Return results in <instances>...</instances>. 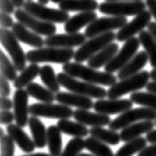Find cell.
I'll return each mask as SVG.
<instances>
[{"label":"cell","mask_w":156,"mask_h":156,"mask_svg":"<svg viewBox=\"0 0 156 156\" xmlns=\"http://www.w3.org/2000/svg\"><path fill=\"white\" fill-rule=\"evenodd\" d=\"M63 72L72 77L79 78L88 83L103 86H113L117 83V76L107 71H99L95 68L86 66L80 62H67L62 65Z\"/></svg>","instance_id":"1"},{"label":"cell","mask_w":156,"mask_h":156,"mask_svg":"<svg viewBox=\"0 0 156 156\" xmlns=\"http://www.w3.org/2000/svg\"><path fill=\"white\" fill-rule=\"evenodd\" d=\"M75 51L72 48L47 47L35 48L27 52V59L31 63L51 62L56 64H65L70 62L74 57Z\"/></svg>","instance_id":"2"},{"label":"cell","mask_w":156,"mask_h":156,"mask_svg":"<svg viewBox=\"0 0 156 156\" xmlns=\"http://www.w3.org/2000/svg\"><path fill=\"white\" fill-rule=\"evenodd\" d=\"M57 79L62 87L72 93L80 94V95H84L90 98H95L98 100L104 99L105 97L108 96V91H106L103 87L85 81H79L75 77L68 75L65 72H59L57 74Z\"/></svg>","instance_id":"3"},{"label":"cell","mask_w":156,"mask_h":156,"mask_svg":"<svg viewBox=\"0 0 156 156\" xmlns=\"http://www.w3.org/2000/svg\"><path fill=\"white\" fill-rule=\"evenodd\" d=\"M149 78L150 72L144 70L126 78V79H122L120 82H117L116 84L109 88L107 97H109L110 99H119L126 94L136 92L138 90L146 87Z\"/></svg>","instance_id":"4"},{"label":"cell","mask_w":156,"mask_h":156,"mask_svg":"<svg viewBox=\"0 0 156 156\" xmlns=\"http://www.w3.org/2000/svg\"><path fill=\"white\" fill-rule=\"evenodd\" d=\"M116 38L117 34H115L114 32H108L86 41L75 51L74 57H73L75 62L82 63L83 61L89 60L93 55H95L97 52L103 50L108 44L114 43Z\"/></svg>","instance_id":"5"},{"label":"cell","mask_w":156,"mask_h":156,"mask_svg":"<svg viewBox=\"0 0 156 156\" xmlns=\"http://www.w3.org/2000/svg\"><path fill=\"white\" fill-rule=\"evenodd\" d=\"M0 42L6 51L9 53L12 61L15 64L18 71H23L26 68L27 53L24 52L22 47L20 46L19 40L16 38L14 33L9 29L1 28L0 30Z\"/></svg>","instance_id":"6"},{"label":"cell","mask_w":156,"mask_h":156,"mask_svg":"<svg viewBox=\"0 0 156 156\" xmlns=\"http://www.w3.org/2000/svg\"><path fill=\"white\" fill-rule=\"evenodd\" d=\"M143 1H104L99 5V11L108 16H136L145 10Z\"/></svg>","instance_id":"7"},{"label":"cell","mask_w":156,"mask_h":156,"mask_svg":"<svg viewBox=\"0 0 156 156\" xmlns=\"http://www.w3.org/2000/svg\"><path fill=\"white\" fill-rule=\"evenodd\" d=\"M156 120V111L153 109L143 107V108L130 109L126 112L120 114L115 120L110 122L109 128L113 130L124 129L133 122L141 121H154Z\"/></svg>","instance_id":"8"},{"label":"cell","mask_w":156,"mask_h":156,"mask_svg":"<svg viewBox=\"0 0 156 156\" xmlns=\"http://www.w3.org/2000/svg\"><path fill=\"white\" fill-rule=\"evenodd\" d=\"M23 8L28 13L44 22L52 24H65L69 19V14L66 11L47 7L38 2L26 1Z\"/></svg>","instance_id":"9"},{"label":"cell","mask_w":156,"mask_h":156,"mask_svg":"<svg viewBox=\"0 0 156 156\" xmlns=\"http://www.w3.org/2000/svg\"><path fill=\"white\" fill-rule=\"evenodd\" d=\"M29 113L32 116L48 119H69L73 117V110L68 106L52 103H35L29 107Z\"/></svg>","instance_id":"10"},{"label":"cell","mask_w":156,"mask_h":156,"mask_svg":"<svg viewBox=\"0 0 156 156\" xmlns=\"http://www.w3.org/2000/svg\"><path fill=\"white\" fill-rule=\"evenodd\" d=\"M126 23H128L126 17H120V16L97 18L95 21L87 26L84 34L86 38L91 39L96 36L116 30V29H122Z\"/></svg>","instance_id":"11"},{"label":"cell","mask_w":156,"mask_h":156,"mask_svg":"<svg viewBox=\"0 0 156 156\" xmlns=\"http://www.w3.org/2000/svg\"><path fill=\"white\" fill-rule=\"evenodd\" d=\"M139 46H140V42H139L138 38H131L129 41H126L121 48V51L114 56V58L109 63L105 65V71L109 73L120 71L136 55Z\"/></svg>","instance_id":"12"},{"label":"cell","mask_w":156,"mask_h":156,"mask_svg":"<svg viewBox=\"0 0 156 156\" xmlns=\"http://www.w3.org/2000/svg\"><path fill=\"white\" fill-rule=\"evenodd\" d=\"M15 18L18 20V22L22 23L24 26H26L36 34L50 37L55 34L56 26L52 23L44 22L43 20L38 19L35 16L28 13L24 9H17L15 11Z\"/></svg>","instance_id":"13"},{"label":"cell","mask_w":156,"mask_h":156,"mask_svg":"<svg viewBox=\"0 0 156 156\" xmlns=\"http://www.w3.org/2000/svg\"><path fill=\"white\" fill-rule=\"evenodd\" d=\"M151 18H152V15H151L149 10L142 11L130 22L126 23L124 27L120 29V31L117 33L116 40L119 42H126L129 39L134 38L135 35L139 34L144 30L145 27L149 25Z\"/></svg>","instance_id":"14"},{"label":"cell","mask_w":156,"mask_h":156,"mask_svg":"<svg viewBox=\"0 0 156 156\" xmlns=\"http://www.w3.org/2000/svg\"><path fill=\"white\" fill-rule=\"evenodd\" d=\"M86 42L85 34L74 33V34H55L47 37L44 39V44L47 47L53 48H72L75 47H81Z\"/></svg>","instance_id":"15"},{"label":"cell","mask_w":156,"mask_h":156,"mask_svg":"<svg viewBox=\"0 0 156 156\" xmlns=\"http://www.w3.org/2000/svg\"><path fill=\"white\" fill-rule=\"evenodd\" d=\"M133 101L130 99H100L94 103L93 109L97 113L104 115L122 114L133 108Z\"/></svg>","instance_id":"16"},{"label":"cell","mask_w":156,"mask_h":156,"mask_svg":"<svg viewBox=\"0 0 156 156\" xmlns=\"http://www.w3.org/2000/svg\"><path fill=\"white\" fill-rule=\"evenodd\" d=\"M29 94L27 90L17 89L13 97V109L15 115L16 125L24 128L28 125L29 122Z\"/></svg>","instance_id":"17"},{"label":"cell","mask_w":156,"mask_h":156,"mask_svg":"<svg viewBox=\"0 0 156 156\" xmlns=\"http://www.w3.org/2000/svg\"><path fill=\"white\" fill-rule=\"evenodd\" d=\"M55 100L59 104L75 107L81 110H90L94 107V103L90 97L72 92H58L55 94Z\"/></svg>","instance_id":"18"},{"label":"cell","mask_w":156,"mask_h":156,"mask_svg":"<svg viewBox=\"0 0 156 156\" xmlns=\"http://www.w3.org/2000/svg\"><path fill=\"white\" fill-rule=\"evenodd\" d=\"M73 118L74 120L80 124L90 126H109L112 122L110 116L100 113H92L89 110H81L77 109L73 113Z\"/></svg>","instance_id":"19"},{"label":"cell","mask_w":156,"mask_h":156,"mask_svg":"<svg viewBox=\"0 0 156 156\" xmlns=\"http://www.w3.org/2000/svg\"><path fill=\"white\" fill-rule=\"evenodd\" d=\"M12 32L14 33L15 37L19 40V42H22L35 48H44V40L42 39L40 35L36 34L35 32L30 31L29 28L24 26L22 23H15L12 27Z\"/></svg>","instance_id":"20"},{"label":"cell","mask_w":156,"mask_h":156,"mask_svg":"<svg viewBox=\"0 0 156 156\" xmlns=\"http://www.w3.org/2000/svg\"><path fill=\"white\" fill-rule=\"evenodd\" d=\"M7 133L13 138L14 142L22 151L26 153H32L37 148L33 139L29 137V135L22 129L21 126L15 124H10L7 126Z\"/></svg>","instance_id":"21"},{"label":"cell","mask_w":156,"mask_h":156,"mask_svg":"<svg viewBox=\"0 0 156 156\" xmlns=\"http://www.w3.org/2000/svg\"><path fill=\"white\" fill-rule=\"evenodd\" d=\"M149 60L148 55L145 52V51H139L136 53L133 58H131L120 71H118L117 77L119 79H126L129 76H133L134 74H137L138 72L147 64V61Z\"/></svg>","instance_id":"22"},{"label":"cell","mask_w":156,"mask_h":156,"mask_svg":"<svg viewBox=\"0 0 156 156\" xmlns=\"http://www.w3.org/2000/svg\"><path fill=\"white\" fill-rule=\"evenodd\" d=\"M97 19V14L95 11L80 12L68 19V21L64 24V31L68 34L78 33L81 28L90 25Z\"/></svg>","instance_id":"23"},{"label":"cell","mask_w":156,"mask_h":156,"mask_svg":"<svg viewBox=\"0 0 156 156\" xmlns=\"http://www.w3.org/2000/svg\"><path fill=\"white\" fill-rule=\"evenodd\" d=\"M155 122L152 121H141L136 124H133L126 126L121 131V139L122 141L128 142L133 140L134 138H137L143 133H148L154 128Z\"/></svg>","instance_id":"24"},{"label":"cell","mask_w":156,"mask_h":156,"mask_svg":"<svg viewBox=\"0 0 156 156\" xmlns=\"http://www.w3.org/2000/svg\"><path fill=\"white\" fill-rule=\"evenodd\" d=\"M28 126L32 133L33 140L37 148H44L48 144V129L44 122L38 117L32 116L29 118Z\"/></svg>","instance_id":"25"},{"label":"cell","mask_w":156,"mask_h":156,"mask_svg":"<svg viewBox=\"0 0 156 156\" xmlns=\"http://www.w3.org/2000/svg\"><path fill=\"white\" fill-rule=\"evenodd\" d=\"M119 44L116 43H112L108 44L103 50L97 52L95 55H93L88 61V66L98 69L102 66H105L107 63H109L114 58V56L118 53Z\"/></svg>","instance_id":"26"},{"label":"cell","mask_w":156,"mask_h":156,"mask_svg":"<svg viewBox=\"0 0 156 156\" xmlns=\"http://www.w3.org/2000/svg\"><path fill=\"white\" fill-rule=\"evenodd\" d=\"M99 5L96 0H62L59 4V9L63 11L73 12H89L99 9Z\"/></svg>","instance_id":"27"},{"label":"cell","mask_w":156,"mask_h":156,"mask_svg":"<svg viewBox=\"0 0 156 156\" xmlns=\"http://www.w3.org/2000/svg\"><path fill=\"white\" fill-rule=\"evenodd\" d=\"M57 126L60 129L61 133L67 135H71L73 137H84L88 135L90 129L83 124H80L78 122L69 121L68 119H63L57 122Z\"/></svg>","instance_id":"28"},{"label":"cell","mask_w":156,"mask_h":156,"mask_svg":"<svg viewBox=\"0 0 156 156\" xmlns=\"http://www.w3.org/2000/svg\"><path fill=\"white\" fill-rule=\"evenodd\" d=\"M90 136L97 138L98 140L105 142L106 144L117 145L122 141L120 133H118L116 130L106 129L103 126H93L90 129Z\"/></svg>","instance_id":"29"},{"label":"cell","mask_w":156,"mask_h":156,"mask_svg":"<svg viewBox=\"0 0 156 156\" xmlns=\"http://www.w3.org/2000/svg\"><path fill=\"white\" fill-rule=\"evenodd\" d=\"M48 148L52 156H59L62 152L61 131L57 126H50L48 129Z\"/></svg>","instance_id":"30"},{"label":"cell","mask_w":156,"mask_h":156,"mask_svg":"<svg viewBox=\"0 0 156 156\" xmlns=\"http://www.w3.org/2000/svg\"><path fill=\"white\" fill-rule=\"evenodd\" d=\"M26 90L29 96L41 101L42 103H52L55 100V94L47 87H43L39 83L32 82L26 87Z\"/></svg>","instance_id":"31"},{"label":"cell","mask_w":156,"mask_h":156,"mask_svg":"<svg viewBox=\"0 0 156 156\" xmlns=\"http://www.w3.org/2000/svg\"><path fill=\"white\" fill-rule=\"evenodd\" d=\"M40 71L41 67L38 63H31L23 71H21L20 75L16 78L14 81V87L16 89H23L24 87H27L37 76L40 75Z\"/></svg>","instance_id":"32"},{"label":"cell","mask_w":156,"mask_h":156,"mask_svg":"<svg viewBox=\"0 0 156 156\" xmlns=\"http://www.w3.org/2000/svg\"><path fill=\"white\" fill-rule=\"evenodd\" d=\"M138 39L148 55L151 67L156 68V40L148 31H142L139 33Z\"/></svg>","instance_id":"33"},{"label":"cell","mask_w":156,"mask_h":156,"mask_svg":"<svg viewBox=\"0 0 156 156\" xmlns=\"http://www.w3.org/2000/svg\"><path fill=\"white\" fill-rule=\"evenodd\" d=\"M40 77L43 83L46 85V87L48 89H50L51 92H53L55 94L60 92L61 85L58 79H57V76L55 75V69L52 68V66L47 64L41 67Z\"/></svg>","instance_id":"34"},{"label":"cell","mask_w":156,"mask_h":156,"mask_svg":"<svg viewBox=\"0 0 156 156\" xmlns=\"http://www.w3.org/2000/svg\"><path fill=\"white\" fill-rule=\"evenodd\" d=\"M85 148L95 156H116L108 144L92 136L85 139Z\"/></svg>","instance_id":"35"},{"label":"cell","mask_w":156,"mask_h":156,"mask_svg":"<svg viewBox=\"0 0 156 156\" xmlns=\"http://www.w3.org/2000/svg\"><path fill=\"white\" fill-rule=\"evenodd\" d=\"M146 138L140 136L129 140L117 151L116 156H133L135 153H139L146 147Z\"/></svg>","instance_id":"36"},{"label":"cell","mask_w":156,"mask_h":156,"mask_svg":"<svg viewBox=\"0 0 156 156\" xmlns=\"http://www.w3.org/2000/svg\"><path fill=\"white\" fill-rule=\"evenodd\" d=\"M129 99L133 103L156 111V94L150 92H134L130 95Z\"/></svg>","instance_id":"37"},{"label":"cell","mask_w":156,"mask_h":156,"mask_svg":"<svg viewBox=\"0 0 156 156\" xmlns=\"http://www.w3.org/2000/svg\"><path fill=\"white\" fill-rule=\"evenodd\" d=\"M0 67H1V74L5 76L9 81H15L17 78V68H16L13 61L9 59L5 52L0 51Z\"/></svg>","instance_id":"38"},{"label":"cell","mask_w":156,"mask_h":156,"mask_svg":"<svg viewBox=\"0 0 156 156\" xmlns=\"http://www.w3.org/2000/svg\"><path fill=\"white\" fill-rule=\"evenodd\" d=\"M84 148L85 139H82V137H73L67 142L64 150L59 156H78Z\"/></svg>","instance_id":"39"},{"label":"cell","mask_w":156,"mask_h":156,"mask_svg":"<svg viewBox=\"0 0 156 156\" xmlns=\"http://www.w3.org/2000/svg\"><path fill=\"white\" fill-rule=\"evenodd\" d=\"M15 142L9 134L1 138V156H14Z\"/></svg>","instance_id":"40"},{"label":"cell","mask_w":156,"mask_h":156,"mask_svg":"<svg viewBox=\"0 0 156 156\" xmlns=\"http://www.w3.org/2000/svg\"><path fill=\"white\" fill-rule=\"evenodd\" d=\"M0 93H1V96L3 97H8L11 93L9 80L2 74L0 76Z\"/></svg>","instance_id":"41"},{"label":"cell","mask_w":156,"mask_h":156,"mask_svg":"<svg viewBox=\"0 0 156 156\" xmlns=\"http://www.w3.org/2000/svg\"><path fill=\"white\" fill-rule=\"evenodd\" d=\"M0 24H1V28L9 29L13 27L15 23L13 21V18L10 16V14L1 12V14H0Z\"/></svg>","instance_id":"42"},{"label":"cell","mask_w":156,"mask_h":156,"mask_svg":"<svg viewBox=\"0 0 156 156\" xmlns=\"http://www.w3.org/2000/svg\"><path fill=\"white\" fill-rule=\"evenodd\" d=\"M0 8H1V12L7 14L15 13V5L12 2V0H0Z\"/></svg>","instance_id":"43"},{"label":"cell","mask_w":156,"mask_h":156,"mask_svg":"<svg viewBox=\"0 0 156 156\" xmlns=\"http://www.w3.org/2000/svg\"><path fill=\"white\" fill-rule=\"evenodd\" d=\"M15 120V115L11 111H1L0 114V122L1 125H10Z\"/></svg>","instance_id":"44"},{"label":"cell","mask_w":156,"mask_h":156,"mask_svg":"<svg viewBox=\"0 0 156 156\" xmlns=\"http://www.w3.org/2000/svg\"><path fill=\"white\" fill-rule=\"evenodd\" d=\"M13 101L10 100L8 97L1 96L0 98V107H1V111H10L13 108Z\"/></svg>","instance_id":"45"},{"label":"cell","mask_w":156,"mask_h":156,"mask_svg":"<svg viewBox=\"0 0 156 156\" xmlns=\"http://www.w3.org/2000/svg\"><path fill=\"white\" fill-rule=\"evenodd\" d=\"M138 156H156V144L146 146L144 149L138 153Z\"/></svg>","instance_id":"46"},{"label":"cell","mask_w":156,"mask_h":156,"mask_svg":"<svg viewBox=\"0 0 156 156\" xmlns=\"http://www.w3.org/2000/svg\"><path fill=\"white\" fill-rule=\"evenodd\" d=\"M145 4L151 15H152V17H154L156 20V0H146Z\"/></svg>","instance_id":"47"},{"label":"cell","mask_w":156,"mask_h":156,"mask_svg":"<svg viewBox=\"0 0 156 156\" xmlns=\"http://www.w3.org/2000/svg\"><path fill=\"white\" fill-rule=\"evenodd\" d=\"M146 140L150 142L151 144H156V129H152L149 131L148 133H146Z\"/></svg>","instance_id":"48"},{"label":"cell","mask_w":156,"mask_h":156,"mask_svg":"<svg viewBox=\"0 0 156 156\" xmlns=\"http://www.w3.org/2000/svg\"><path fill=\"white\" fill-rule=\"evenodd\" d=\"M147 31H148L153 38L156 40V22H150L149 25L147 26Z\"/></svg>","instance_id":"49"},{"label":"cell","mask_w":156,"mask_h":156,"mask_svg":"<svg viewBox=\"0 0 156 156\" xmlns=\"http://www.w3.org/2000/svg\"><path fill=\"white\" fill-rule=\"evenodd\" d=\"M146 90L147 92H150V93H154L156 94V81H151L148 82V84L146 85Z\"/></svg>","instance_id":"50"},{"label":"cell","mask_w":156,"mask_h":156,"mask_svg":"<svg viewBox=\"0 0 156 156\" xmlns=\"http://www.w3.org/2000/svg\"><path fill=\"white\" fill-rule=\"evenodd\" d=\"M12 2L14 3L16 8L20 9V8H22L24 6V4H25V0H12Z\"/></svg>","instance_id":"51"},{"label":"cell","mask_w":156,"mask_h":156,"mask_svg":"<svg viewBox=\"0 0 156 156\" xmlns=\"http://www.w3.org/2000/svg\"><path fill=\"white\" fill-rule=\"evenodd\" d=\"M22 156H52L51 154L48 153H41V152H37V153H30L28 155H22Z\"/></svg>","instance_id":"52"},{"label":"cell","mask_w":156,"mask_h":156,"mask_svg":"<svg viewBox=\"0 0 156 156\" xmlns=\"http://www.w3.org/2000/svg\"><path fill=\"white\" fill-rule=\"evenodd\" d=\"M150 78L152 81H156V68H153V70L150 72Z\"/></svg>","instance_id":"53"},{"label":"cell","mask_w":156,"mask_h":156,"mask_svg":"<svg viewBox=\"0 0 156 156\" xmlns=\"http://www.w3.org/2000/svg\"><path fill=\"white\" fill-rule=\"evenodd\" d=\"M105 1H142V0H105Z\"/></svg>","instance_id":"54"},{"label":"cell","mask_w":156,"mask_h":156,"mask_svg":"<svg viewBox=\"0 0 156 156\" xmlns=\"http://www.w3.org/2000/svg\"><path fill=\"white\" fill-rule=\"evenodd\" d=\"M50 1L51 0H39V3L43 4V5H46V4H48Z\"/></svg>","instance_id":"55"},{"label":"cell","mask_w":156,"mask_h":156,"mask_svg":"<svg viewBox=\"0 0 156 156\" xmlns=\"http://www.w3.org/2000/svg\"><path fill=\"white\" fill-rule=\"evenodd\" d=\"M4 135H5V133H4V130L1 129H0V139H1L4 136Z\"/></svg>","instance_id":"56"},{"label":"cell","mask_w":156,"mask_h":156,"mask_svg":"<svg viewBox=\"0 0 156 156\" xmlns=\"http://www.w3.org/2000/svg\"><path fill=\"white\" fill-rule=\"evenodd\" d=\"M78 156H95V155H94V154L91 155V154H87V153H80Z\"/></svg>","instance_id":"57"},{"label":"cell","mask_w":156,"mask_h":156,"mask_svg":"<svg viewBox=\"0 0 156 156\" xmlns=\"http://www.w3.org/2000/svg\"><path fill=\"white\" fill-rule=\"evenodd\" d=\"M51 1L52 2V3H55V4H57V3H60L61 1H62V0H51Z\"/></svg>","instance_id":"58"},{"label":"cell","mask_w":156,"mask_h":156,"mask_svg":"<svg viewBox=\"0 0 156 156\" xmlns=\"http://www.w3.org/2000/svg\"><path fill=\"white\" fill-rule=\"evenodd\" d=\"M27 1H32V0H27Z\"/></svg>","instance_id":"59"},{"label":"cell","mask_w":156,"mask_h":156,"mask_svg":"<svg viewBox=\"0 0 156 156\" xmlns=\"http://www.w3.org/2000/svg\"><path fill=\"white\" fill-rule=\"evenodd\" d=\"M155 125H156V120H155Z\"/></svg>","instance_id":"60"}]
</instances>
